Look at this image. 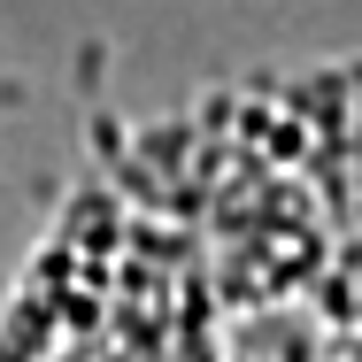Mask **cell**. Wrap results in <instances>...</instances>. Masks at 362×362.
Instances as JSON below:
<instances>
[{"label": "cell", "instance_id": "6da1fadb", "mask_svg": "<svg viewBox=\"0 0 362 362\" xmlns=\"http://www.w3.org/2000/svg\"><path fill=\"white\" fill-rule=\"evenodd\" d=\"M8 362H362V77L124 170L54 247Z\"/></svg>", "mask_w": 362, "mask_h": 362}]
</instances>
